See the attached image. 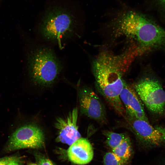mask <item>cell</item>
I'll list each match as a JSON object with an SVG mask.
<instances>
[{
    "label": "cell",
    "mask_w": 165,
    "mask_h": 165,
    "mask_svg": "<svg viewBox=\"0 0 165 165\" xmlns=\"http://www.w3.org/2000/svg\"><path fill=\"white\" fill-rule=\"evenodd\" d=\"M106 138L105 144L111 150L117 146L127 136L125 133H118L108 130L103 131Z\"/></svg>",
    "instance_id": "12"
},
{
    "label": "cell",
    "mask_w": 165,
    "mask_h": 165,
    "mask_svg": "<svg viewBox=\"0 0 165 165\" xmlns=\"http://www.w3.org/2000/svg\"><path fill=\"white\" fill-rule=\"evenodd\" d=\"M29 165H38L35 164V163H31L29 164Z\"/></svg>",
    "instance_id": "19"
},
{
    "label": "cell",
    "mask_w": 165,
    "mask_h": 165,
    "mask_svg": "<svg viewBox=\"0 0 165 165\" xmlns=\"http://www.w3.org/2000/svg\"><path fill=\"white\" fill-rule=\"evenodd\" d=\"M120 98L125 110V115L149 122L142 101L133 86L125 82Z\"/></svg>",
    "instance_id": "9"
},
{
    "label": "cell",
    "mask_w": 165,
    "mask_h": 165,
    "mask_svg": "<svg viewBox=\"0 0 165 165\" xmlns=\"http://www.w3.org/2000/svg\"></svg>",
    "instance_id": "20"
},
{
    "label": "cell",
    "mask_w": 165,
    "mask_h": 165,
    "mask_svg": "<svg viewBox=\"0 0 165 165\" xmlns=\"http://www.w3.org/2000/svg\"><path fill=\"white\" fill-rule=\"evenodd\" d=\"M67 155L69 160L73 163L85 165L92 160L93 149L88 140L80 138L70 145L67 151Z\"/></svg>",
    "instance_id": "10"
},
{
    "label": "cell",
    "mask_w": 165,
    "mask_h": 165,
    "mask_svg": "<svg viewBox=\"0 0 165 165\" xmlns=\"http://www.w3.org/2000/svg\"><path fill=\"white\" fill-rule=\"evenodd\" d=\"M44 134L40 128L34 125H26L18 128L12 134L9 148L11 150L40 148L44 145Z\"/></svg>",
    "instance_id": "6"
},
{
    "label": "cell",
    "mask_w": 165,
    "mask_h": 165,
    "mask_svg": "<svg viewBox=\"0 0 165 165\" xmlns=\"http://www.w3.org/2000/svg\"><path fill=\"white\" fill-rule=\"evenodd\" d=\"M161 165H165V159L163 160Z\"/></svg>",
    "instance_id": "18"
},
{
    "label": "cell",
    "mask_w": 165,
    "mask_h": 165,
    "mask_svg": "<svg viewBox=\"0 0 165 165\" xmlns=\"http://www.w3.org/2000/svg\"><path fill=\"white\" fill-rule=\"evenodd\" d=\"M7 165H21L20 163L17 160L13 158Z\"/></svg>",
    "instance_id": "16"
},
{
    "label": "cell",
    "mask_w": 165,
    "mask_h": 165,
    "mask_svg": "<svg viewBox=\"0 0 165 165\" xmlns=\"http://www.w3.org/2000/svg\"><path fill=\"white\" fill-rule=\"evenodd\" d=\"M38 165H53L52 162L49 159L43 158L39 161Z\"/></svg>",
    "instance_id": "14"
},
{
    "label": "cell",
    "mask_w": 165,
    "mask_h": 165,
    "mask_svg": "<svg viewBox=\"0 0 165 165\" xmlns=\"http://www.w3.org/2000/svg\"><path fill=\"white\" fill-rule=\"evenodd\" d=\"M112 152L124 161L128 162L131 157L132 150L130 138L127 136Z\"/></svg>",
    "instance_id": "11"
},
{
    "label": "cell",
    "mask_w": 165,
    "mask_h": 165,
    "mask_svg": "<svg viewBox=\"0 0 165 165\" xmlns=\"http://www.w3.org/2000/svg\"><path fill=\"white\" fill-rule=\"evenodd\" d=\"M77 27L75 19L70 12L55 6L46 11L39 29L45 39L61 45L76 34Z\"/></svg>",
    "instance_id": "2"
},
{
    "label": "cell",
    "mask_w": 165,
    "mask_h": 165,
    "mask_svg": "<svg viewBox=\"0 0 165 165\" xmlns=\"http://www.w3.org/2000/svg\"><path fill=\"white\" fill-rule=\"evenodd\" d=\"M126 126L143 145L148 147L165 144V129L154 127L149 122L125 115Z\"/></svg>",
    "instance_id": "5"
},
{
    "label": "cell",
    "mask_w": 165,
    "mask_h": 165,
    "mask_svg": "<svg viewBox=\"0 0 165 165\" xmlns=\"http://www.w3.org/2000/svg\"><path fill=\"white\" fill-rule=\"evenodd\" d=\"M78 109L74 108L66 116L56 119L55 127L58 131L57 139L70 145L80 138L77 125Z\"/></svg>",
    "instance_id": "8"
},
{
    "label": "cell",
    "mask_w": 165,
    "mask_h": 165,
    "mask_svg": "<svg viewBox=\"0 0 165 165\" xmlns=\"http://www.w3.org/2000/svg\"><path fill=\"white\" fill-rule=\"evenodd\" d=\"M148 109L162 114L165 109V91L161 82L154 75L145 77L132 86Z\"/></svg>",
    "instance_id": "4"
},
{
    "label": "cell",
    "mask_w": 165,
    "mask_h": 165,
    "mask_svg": "<svg viewBox=\"0 0 165 165\" xmlns=\"http://www.w3.org/2000/svg\"><path fill=\"white\" fill-rule=\"evenodd\" d=\"M28 64L32 80L44 86L53 83L62 68L61 63L53 51L44 46L31 50L28 54Z\"/></svg>",
    "instance_id": "3"
},
{
    "label": "cell",
    "mask_w": 165,
    "mask_h": 165,
    "mask_svg": "<svg viewBox=\"0 0 165 165\" xmlns=\"http://www.w3.org/2000/svg\"><path fill=\"white\" fill-rule=\"evenodd\" d=\"M103 162L104 165H127L128 163L112 151L108 152L105 154Z\"/></svg>",
    "instance_id": "13"
},
{
    "label": "cell",
    "mask_w": 165,
    "mask_h": 165,
    "mask_svg": "<svg viewBox=\"0 0 165 165\" xmlns=\"http://www.w3.org/2000/svg\"><path fill=\"white\" fill-rule=\"evenodd\" d=\"M125 58L108 52L101 53L94 61V75L99 92L117 114L122 116L125 110L120 98L127 70Z\"/></svg>",
    "instance_id": "1"
},
{
    "label": "cell",
    "mask_w": 165,
    "mask_h": 165,
    "mask_svg": "<svg viewBox=\"0 0 165 165\" xmlns=\"http://www.w3.org/2000/svg\"><path fill=\"white\" fill-rule=\"evenodd\" d=\"M13 158L6 157L0 159V165H7Z\"/></svg>",
    "instance_id": "15"
},
{
    "label": "cell",
    "mask_w": 165,
    "mask_h": 165,
    "mask_svg": "<svg viewBox=\"0 0 165 165\" xmlns=\"http://www.w3.org/2000/svg\"><path fill=\"white\" fill-rule=\"evenodd\" d=\"M78 97L82 113L100 123H106L105 107L95 92L89 88L84 87L79 90Z\"/></svg>",
    "instance_id": "7"
},
{
    "label": "cell",
    "mask_w": 165,
    "mask_h": 165,
    "mask_svg": "<svg viewBox=\"0 0 165 165\" xmlns=\"http://www.w3.org/2000/svg\"><path fill=\"white\" fill-rule=\"evenodd\" d=\"M162 4L165 7V0H159Z\"/></svg>",
    "instance_id": "17"
}]
</instances>
